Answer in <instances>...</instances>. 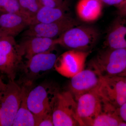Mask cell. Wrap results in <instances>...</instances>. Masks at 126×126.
<instances>
[{
  "label": "cell",
  "instance_id": "obj_2",
  "mask_svg": "<svg viewBox=\"0 0 126 126\" xmlns=\"http://www.w3.org/2000/svg\"><path fill=\"white\" fill-rule=\"evenodd\" d=\"M99 32L89 26L72 27L57 38L58 44L69 50L90 51L98 40Z\"/></svg>",
  "mask_w": 126,
  "mask_h": 126
},
{
  "label": "cell",
  "instance_id": "obj_27",
  "mask_svg": "<svg viewBox=\"0 0 126 126\" xmlns=\"http://www.w3.org/2000/svg\"><path fill=\"white\" fill-rule=\"evenodd\" d=\"M7 87V84L4 83L0 77V102L2 98Z\"/></svg>",
  "mask_w": 126,
  "mask_h": 126
},
{
  "label": "cell",
  "instance_id": "obj_22",
  "mask_svg": "<svg viewBox=\"0 0 126 126\" xmlns=\"http://www.w3.org/2000/svg\"><path fill=\"white\" fill-rule=\"evenodd\" d=\"M35 117V126H53L54 125L52 113H48Z\"/></svg>",
  "mask_w": 126,
  "mask_h": 126
},
{
  "label": "cell",
  "instance_id": "obj_6",
  "mask_svg": "<svg viewBox=\"0 0 126 126\" xmlns=\"http://www.w3.org/2000/svg\"><path fill=\"white\" fill-rule=\"evenodd\" d=\"M22 94V87H21L15 80H9L0 102L1 126H12L20 106Z\"/></svg>",
  "mask_w": 126,
  "mask_h": 126
},
{
  "label": "cell",
  "instance_id": "obj_5",
  "mask_svg": "<svg viewBox=\"0 0 126 126\" xmlns=\"http://www.w3.org/2000/svg\"><path fill=\"white\" fill-rule=\"evenodd\" d=\"M56 89L47 84L38 85L28 93V108L36 117L52 113L55 99L57 92Z\"/></svg>",
  "mask_w": 126,
  "mask_h": 126
},
{
  "label": "cell",
  "instance_id": "obj_8",
  "mask_svg": "<svg viewBox=\"0 0 126 126\" xmlns=\"http://www.w3.org/2000/svg\"><path fill=\"white\" fill-rule=\"evenodd\" d=\"M79 25L78 21L69 15L61 19L49 23H40L29 26L23 33L26 37L39 36L56 39L65 31Z\"/></svg>",
  "mask_w": 126,
  "mask_h": 126
},
{
  "label": "cell",
  "instance_id": "obj_26",
  "mask_svg": "<svg viewBox=\"0 0 126 126\" xmlns=\"http://www.w3.org/2000/svg\"><path fill=\"white\" fill-rule=\"evenodd\" d=\"M125 0H100L103 4L108 6H113L116 7Z\"/></svg>",
  "mask_w": 126,
  "mask_h": 126
},
{
  "label": "cell",
  "instance_id": "obj_16",
  "mask_svg": "<svg viewBox=\"0 0 126 126\" xmlns=\"http://www.w3.org/2000/svg\"><path fill=\"white\" fill-rule=\"evenodd\" d=\"M102 6L100 0H79L76 5V13L84 22H93L101 16Z\"/></svg>",
  "mask_w": 126,
  "mask_h": 126
},
{
  "label": "cell",
  "instance_id": "obj_21",
  "mask_svg": "<svg viewBox=\"0 0 126 126\" xmlns=\"http://www.w3.org/2000/svg\"><path fill=\"white\" fill-rule=\"evenodd\" d=\"M8 13L22 14L18 0H0V15Z\"/></svg>",
  "mask_w": 126,
  "mask_h": 126
},
{
  "label": "cell",
  "instance_id": "obj_19",
  "mask_svg": "<svg viewBox=\"0 0 126 126\" xmlns=\"http://www.w3.org/2000/svg\"><path fill=\"white\" fill-rule=\"evenodd\" d=\"M123 120L115 111L104 110L88 124L92 126H119Z\"/></svg>",
  "mask_w": 126,
  "mask_h": 126
},
{
  "label": "cell",
  "instance_id": "obj_25",
  "mask_svg": "<svg viewBox=\"0 0 126 126\" xmlns=\"http://www.w3.org/2000/svg\"><path fill=\"white\" fill-rule=\"evenodd\" d=\"M118 15L126 19V0L116 7Z\"/></svg>",
  "mask_w": 126,
  "mask_h": 126
},
{
  "label": "cell",
  "instance_id": "obj_4",
  "mask_svg": "<svg viewBox=\"0 0 126 126\" xmlns=\"http://www.w3.org/2000/svg\"><path fill=\"white\" fill-rule=\"evenodd\" d=\"M23 57L14 37L2 36L0 39V72L9 80H15L18 70L23 64Z\"/></svg>",
  "mask_w": 126,
  "mask_h": 126
},
{
  "label": "cell",
  "instance_id": "obj_31",
  "mask_svg": "<svg viewBox=\"0 0 126 126\" xmlns=\"http://www.w3.org/2000/svg\"></svg>",
  "mask_w": 126,
  "mask_h": 126
},
{
  "label": "cell",
  "instance_id": "obj_24",
  "mask_svg": "<svg viewBox=\"0 0 126 126\" xmlns=\"http://www.w3.org/2000/svg\"><path fill=\"white\" fill-rule=\"evenodd\" d=\"M117 112L121 119L126 122V103L117 108Z\"/></svg>",
  "mask_w": 126,
  "mask_h": 126
},
{
  "label": "cell",
  "instance_id": "obj_13",
  "mask_svg": "<svg viewBox=\"0 0 126 126\" xmlns=\"http://www.w3.org/2000/svg\"><path fill=\"white\" fill-rule=\"evenodd\" d=\"M26 37L24 40L18 44L23 58L27 60L35 55L54 48L58 45L57 38L39 36Z\"/></svg>",
  "mask_w": 126,
  "mask_h": 126
},
{
  "label": "cell",
  "instance_id": "obj_1",
  "mask_svg": "<svg viewBox=\"0 0 126 126\" xmlns=\"http://www.w3.org/2000/svg\"><path fill=\"white\" fill-rule=\"evenodd\" d=\"M89 65L102 77L118 76L126 70V48H105L90 60Z\"/></svg>",
  "mask_w": 126,
  "mask_h": 126
},
{
  "label": "cell",
  "instance_id": "obj_18",
  "mask_svg": "<svg viewBox=\"0 0 126 126\" xmlns=\"http://www.w3.org/2000/svg\"><path fill=\"white\" fill-rule=\"evenodd\" d=\"M67 9L65 3L58 7L43 6L30 21V25L40 23H52L61 19L68 15Z\"/></svg>",
  "mask_w": 126,
  "mask_h": 126
},
{
  "label": "cell",
  "instance_id": "obj_30",
  "mask_svg": "<svg viewBox=\"0 0 126 126\" xmlns=\"http://www.w3.org/2000/svg\"><path fill=\"white\" fill-rule=\"evenodd\" d=\"M124 79H125V80H126V77H124Z\"/></svg>",
  "mask_w": 126,
  "mask_h": 126
},
{
  "label": "cell",
  "instance_id": "obj_12",
  "mask_svg": "<svg viewBox=\"0 0 126 126\" xmlns=\"http://www.w3.org/2000/svg\"><path fill=\"white\" fill-rule=\"evenodd\" d=\"M71 79L69 91L76 99L82 94L98 89L102 76L89 68L84 69Z\"/></svg>",
  "mask_w": 126,
  "mask_h": 126
},
{
  "label": "cell",
  "instance_id": "obj_9",
  "mask_svg": "<svg viewBox=\"0 0 126 126\" xmlns=\"http://www.w3.org/2000/svg\"><path fill=\"white\" fill-rule=\"evenodd\" d=\"M90 53V51L69 50L58 57L54 68L62 76L71 78L84 69Z\"/></svg>",
  "mask_w": 126,
  "mask_h": 126
},
{
  "label": "cell",
  "instance_id": "obj_28",
  "mask_svg": "<svg viewBox=\"0 0 126 126\" xmlns=\"http://www.w3.org/2000/svg\"><path fill=\"white\" fill-rule=\"evenodd\" d=\"M118 76H122V77H126V70H125L123 73H122L121 74L118 75Z\"/></svg>",
  "mask_w": 126,
  "mask_h": 126
},
{
  "label": "cell",
  "instance_id": "obj_17",
  "mask_svg": "<svg viewBox=\"0 0 126 126\" xmlns=\"http://www.w3.org/2000/svg\"><path fill=\"white\" fill-rule=\"evenodd\" d=\"M31 83L27 82L22 87L23 94L19 108L13 121L12 126H35L36 120L34 115L28 108L27 97L29 92V87Z\"/></svg>",
  "mask_w": 126,
  "mask_h": 126
},
{
  "label": "cell",
  "instance_id": "obj_23",
  "mask_svg": "<svg viewBox=\"0 0 126 126\" xmlns=\"http://www.w3.org/2000/svg\"><path fill=\"white\" fill-rule=\"evenodd\" d=\"M43 6L56 7H60L65 3L64 0H40Z\"/></svg>",
  "mask_w": 126,
  "mask_h": 126
},
{
  "label": "cell",
  "instance_id": "obj_14",
  "mask_svg": "<svg viewBox=\"0 0 126 126\" xmlns=\"http://www.w3.org/2000/svg\"><path fill=\"white\" fill-rule=\"evenodd\" d=\"M105 48L117 49L126 48V19L119 15L108 30L104 43Z\"/></svg>",
  "mask_w": 126,
  "mask_h": 126
},
{
  "label": "cell",
  "instance_id": "obj_15",
  "mask_svg": "<svg viewBox=\"0 0 126 126\" xmlns=\"http://www.w3.org/2000/svg\"><path fill=\"white\" fill-rule=\"evenodd\" d=\"M30 25L29 20L22 14L8 13L0 15V31L5 36L14 37Z\"/></svg>",
  "mask_w": 126,
  "mask_h": 126
},
{
  "label": "cell",
  "instance_id": "obj_20",
  "mask_svg": "<svg viewBox=\"0 0 126 126\" xmlns=\"http://www.w3.org/2000/svg\"><path fill=\"white\" fill-rule=\"evenodd\" d=\"M21 12L30 21L43 6L40 0H18Z\"/></svg>",
  "mask_w": 126,
  "mask_h": 126
},
{
  "label": "cell",
  "instance_id": "obj_3",
  "mask_svg": "<svg viewBox=\"0 0 126 126\" xmlns=\"http://www.w3.org/2000/svg\"><path fill=\"white\" fill-rule=\"evenodd\" d=\"M52 117L55 126H83L77 114V101L69 91L57 92Z\"/></svg>",
  "mask_w": 126,
  "mask_h": 126
},
{
  "label": "cell",
  "instance_id": "obj_10",
  "mask_svg": "<svg viewBox=\"0 0 126 126\" xmlns=\"http://www.w3.org/2000/svg\"><path fill=\"white\" fill-rule=\"evenodd\" d=\"M76 100L77 114L83 126H88L103 111L104 103L98 89L82 94Z\"/></svg>",
  "mask_w": 126,
  "mask_h": 126
},
{
  "label": "cell",
  "instance_id": "obj_11",
  "mask_svg": "<svg viewBox=\"0 0 126 126\" xmlns=\"http://www.w3.org/2000/svg\"><path fill=\"white\" fill-rule=\"evenodd\" d=\"M54 48L35 55L27 60L23 69L27 78V82L41 77L54 68L58 56ZM32 83V82H31Z\"/></svg>",
  "mask_w": 126,
  "mask_h": 126
},
{
  "label": "cell",
  "instance_id": "obj_7",
  "mask_svg": "<svg viewBox=\"0 0 126 126\" xmlns=\"http://www.w3.org/2000/svg\"><path fill=\"white\" fill-rule=\"evenodd\" d=\"M98 91L104 101L116 108L126 103V82L124 77L102 76Z\"/></svg>",
  "mask_w": 126,
  "mask_h": 126
},
{
  "label": "cell",
  "instance_id": "obj_29",
  "mask_svg": "<svg viewBox=\"0 0 126 126\" xmlns=\"http://www.w3.org/2000/svg\"><path fill=\"white\" fill-rule=\"evenodd\" d=\"M5 36L4 35L2 34V33H1V32L0 31V39H1V38H2V36Z\"/></svg>",
  "mask_w": 126,
  "mask_h": 126
}]
</instances>
